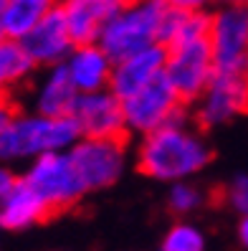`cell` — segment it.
<instances>
[{"label":"cell","instance_id":"cell-1","mask_svg":"<svg viewBox=\"0 0 248 251\" xmlns=\"http://www.w3.org/2000/svg\"><path fill=\"white\" fill-rule=\"evenodd\" d=\"M210 160L213 150L200 135L185 129L182 125H167L144 135L137 165L147 178L180 183L210 165Z\"/></svg>","mask_w":248,"mask_h":251},{"label":"cell","instance_id":"cell-4","mask_svg":"<svg viewBox=\"0 0 248 251\" xmlns=\"http://www.w3.org/2000/svg\"><path fill=\"white\" fill-rule=\"evenodd\" d=\"M23 180L46 201L51 213L71 208L89 193L68 152H48L31 160V168L25 170Z\"/></svg>","mask_w":248,"mask_h":251},{"label":"cell","instance_id":"cell-19","mask_svg":"<svg viewBox=\"0 0 248 251\" xmlns=\"http://www.w3.org/2000/svg\"><path fill=\"white\" fill-rule=\"evenodd\" d=\"M36 61L28 56L25 46L18 38H3L0 41V92H8L13 86L23 84L33 74Z\"/></svg>","mask_w":248,"mask_h":251},{"label":"cell","instance_id":"cell-24","mask_svg":"<svg viewBox=\"0 0 248 251\" xmlns=\"http://www.w3.org/2000/svg\"><path fill=\"white\" fill-rule=\"evenodd\" d=\"M13 117H16V107L10 104V99L0 97V132L8 127V122L13 120Z\"/></svg>","mask_w":248,"mask_h":251},{"label":"cell","instance_id":"cell-11","mask_svg":"<svg viewBox=\"0 0 248 251\" xmlns=\"http://www.w3.org/2000/svg\"><path fill=\"white\" fill-rule=\"evenodd\" d=\"M21 43L25 46L28 56L36 61V66H48V69L64 64L68 58V53L76 46L58 8L51 10L41 23H36L31 31L21 38Z\"/></svg>","mask_w":248,"mask_h":251},{"label":"cell","instance_id":"cell-27","mask_svg":"<svg viewBox=\"0 0 248 251\" xmlns=\"http://www.w3.org/2000/svg\"><path fill=\"white\" fill-rule=\"evenodd\" d=\"M109 5H114V8H122V5H129V3H135V0H107Z\"/></svg>","mask_w":248,"mask_h":251},{"label":"cell","instance_id":"cell-23","mask_svg":"<svg viewBox=\"0 0 248 251\" xmlns=\"http://www.w3.org/2000/svg\"><path fill=\"white\" fill-rule=\"evenodd\" d=\"M170 3V8H175V10H185V13H198V10H203L210 0H167Z\"/></svg>","mask_w":248,"mask_h":251},{"label":"cell","instance_id":"cell-14","mask_svg":"<svg viewBox=\"0 0 248 251\" xmlns=\"http://www.w3.org/2000/svg\"><path fill=\"white\" fill-rule=\"evenodd\" d=\"M51 216V208L46 205L36 190L23 178L16 180L8 193L0 198V228L3 231H25Z\"/></svg>","mask_w":248,"mask_h":251},{"label":"cell","instance_id":"cell-7","mask_svg":"<svg viewBox=\"0 0 248 251\" xmlns=\"http://www.w3.org/2000/svg\"><path fill=\"white\" fill-rule=\"evenodd\" d=\"M165 76L175 86V92L182 97V101L200 99L215 76V56L210 38L167 49Z\"/></svg>","mask_w":248,"mask_h":251},{"label":"cell","instance_id":"cell-28","mask_svg":"<svg viewBox=\"0 0 248 251\" xmlns=\"http://www.w3.org/2000/svg\"><path fill=\"white\" fill-rule=\"evenodd\" d=\"M223 3H228V5H243V3H248V0H223Z\"/></svg>","mask_w":248,"mask_h":251},{"label":"cell","instance_id":"cell-15","mask_svg":"<svg viewBox=\"0 0 248 251\" xmlns=\"http://www.w3.org/2000/svg\"><path fill=\"white\" fill-rule=\"evenodd\" d=\"M58 10L68 25L74 43L86 46V43H99V36L116 8L107 0H58Z\"/></svg>","mask_w":248,"mask_h":251},{"label":"cell","instance_id":"cell-20","mask_svg":"<svg viewBox=\"0 0 248 251\" xmlns=\"http://www.w3.org/2000/svg\"><path fill=\"white\" fill-rule=\"evenodd\" d=\"M159 251H205V236L198 226L180 221V224L170 226L159 244Z\"/></svg>","mask_w":248,"mask_h":251},{"label":"cell","instance_id":"cell-26","mask_svg":"<svg viewBox=\"0 0 248 251\" xmlns=\"http://www.w3.org/2000/svg\"><path fill=\"white\" fill-rule=\"evenodd\" d=\"M238 241L243 249H248V216L241 218V224H238Z\"/></svg>","mask_w":248,"mask_h":251},{"label":"cell","instance_id":"cell-16","mask_svg":"<svg viewBox=\"0 0 248 251\" xmlns=\"http://www.w3.org/2000/svg\"><path fill=\"white\" fill-rule=\"evenodd\" d=\"M79 99V89L68 79L64 64L51 66L36 89V112L46 117H71Z\"/></svg>","mask_w":248,"mask_h":251},{"label":"cell","instance_id":"cell-10","mask_svg":"<svg viewBox=\"0 0 248 251\" xmlns=\"http://www.w3.org/2000/svg\"><path fill=\"white\" fill-rule=\"evenodd\" d=\"M71 117L79 125L81 137H124L127 129L122 99L112 89L79 94Z\"/></svg>","mask_w":248,"mask_h":251},{"label":"cell","instance_id":"cell-21","mask_svg":"<svg viewBox=\"0 0 248 251\" xmlns=\"http://www.w3.org/2000/svg\"><path fill=\"white\" fill-rule=\"evenodd\" d=\"M167 203H170V211H172V213H180V216H182V213H193V211L200 208L203 193H200L195 185L180 180V183H175V185L170 188Z\"/></svg>","mask_w":248,"mask_h":251},{"label":"cell","instance_id":"cell-3","mask_svg":"<svg viewBox=\"0 0 248 251\" xmlns=\"http://www.w3.org/2000/svg\"><path fill=\"white\" fill-rule=\"evenodd\" d=\"M170 10L167 0H135L114 10L99 36V46L107 51L112 61L132 56L159 43V28Z\"/></svg>","mask_w":248,"mask_h":251},{"label":"cell","instance_id":"cell-30","mask_svg":"<svg viewBox=\"0 0 248 251\" xmlns=\"http://www.w3.org/2000/svg\"><path fill=\"white\" fill-rule=\"evenodd\" d=\"M3 38H5V36H3V28H0V41H3Z\"/></svg>","mask_w":248,"mask_h":251},{"label":"cell","instance_id":"cell-8","mask_svg":"<svg viewBox=\"0 0 248 251\" xmlns=\"http://www.w3.org/2000/svg\"><path fill=\"white\" fill-rule=\"evenodd\" d=\"M215 71L248 69V5H225L210 21Z\"/></svg>","mask_w":248,"mask_h":251},{"label":"cell","instance_id":"cell-18","mask_svg":"<svg viewBox=\"0 0 248 251\" xmlns=\"http://www.w3.org/2000/svg\"><path fill=\"white\" fill-rule=\"evenodd\" d=\"M56 8L58 0H8V8L0 18L3 36L21 41L36 23H41Z\"/></svg>","mask_w":248,"mask_h":251},{"label":"cell","instance_id":"cell-2","mask_svg":"<svg viewBox=\"0 0 248 251\" xmlns=\"http://www.w3.org/2000/svg\"><path fill=\"white\" fill-rule=\"evenodd\" d=\"M81 140L74 117L18 114L0 132V162L36 160L48 152H68Z\"/></svg>","mask_w":248,"mask_h":251},{"label":"cell","instance_id":"cell-25","mask_svg":"<svg viewBox=\"0 0 248 251\" xmlns=\"http://www.w3.org/2000/svg\"><path fill=\"white\" fill-rule=\"evenodd\" d=\"M16 180H18L16 175H13V173L5 168V165H0V198H3V196L8 193V190H10L13 185H16Z\"/></svg>","mask_w":248,"mask_h":251},{"label":"cell","instance_id":"cell-6","mask_svg":"<svg viewBox=\"0 0 248 251\" xmlns=\"http://www.w3.org/2000/svg\"><path fill=\"white\" fill-rule=\"evenodd\" d=\"M86 190H104L124 170V137H81L68 150Z\"/></svg>","mask_w":248,"mask_h":251},{"label":"cell","instance_id":"cell-13","mask_svg":"<svg viewBox=\"0 0 248 251\" xmlns=\"http://www.w3.org/2000/svg\"><path fill=\"white\" fill-rule=\"evenodd\" d=\"M64 69L68 71V79L74 81L79 94H89L109 86L114 61L99 43H86V46H74V51L64 61Z\"/></svg>","mask_w":248,"mask_h":251},{"label":"cell","instance_id":"cell-29","mask_svg":"<svg viewBox=\"0 0 248 251\" xmlns=\"http://www.w3.org/2000/svg\"><path fill=\"white\" fill-rule=\"evenodd\" d=\"M5 8H8V0H0V18H3V13H5Z\"/></svg>","mask_w":248,"mask_h":251},{"label":"cell","instance_id":"cell-5","mask_svg":"<svg viewBox=\"0 0 248 251\" xmlns=\"http://www.w3.org/2000/svg\"><path fill=\"white\" fill-rule=\"evenodd\" d=\"M122 107L127 129L139 135H150L167 125H182V97L175 92L165 74L137 94L122 99Z\"/></svg>","mask_w":248,"mask_h":251},{"label":"cell","instance_id":"cell-17","mask_svg":"<svg viewBox=\"0 0 248 251\" xmlns=\"http://www.w3.org/2000/svg\"><path fill=\"white\" fill-rule=\"evenodd\" d=\"M210 21L213 18L205 16L203 10L185 13V10L170 8L162 21V28H159V43L165 49H175V46H185V43L205 41L210 38Z\"/></svg>","mask_w":248,"mask_h":251},{"label":"cell","instance_id":"cell-9","mask_svg":"<svg viewBox=\"0 0 248 251\" xmlns=\"http://www.w3.org/2000/svg\"><path fill=\"white\" fill-rule=\"evenodd\" d=\"M243 112H248V69L215 71L205 94L200 97L198 122L203 127H218Z\"/></svg>","mask_w":248,"mask_h":251},{"label":"cell","instance_id":"cell-31","mask_svg":"<svg viewBox=\"0 0 248 251\" xmlns=\"http://www.w3.org/2000/svg\"><path fill=\"white\" fill-rule=\"evenodd\" d=\"M0 97H5V94H3V92H0Z\"/></svg>","mask_w":248,"mask_h":251},{"label":"cell","instance_id":"cell-22","mask_svg":"<svg viewBox=\"0 0 248 251\" xmlns=\"http://www.w3.org/2000/svg\"><path fill=\"white\" fill-rule=\"evenodd\" d=\"M228 198H230V205L241 216H248V175H238V178L230 183Z\"/></svg>","mask_w":248,"mask_h":251},{"label":"cell","instance_id":"cell-12","mask_svg":"<svg viewBox=\"0 0 248 251\" xmlns=\"http://www.w3.org/2000/svg\"><path fill=\"white\" fill-rule=\"evenodd\" d=\"M165 64H167V49L162 43H155V46L144 49V51H137L114 64L109 89L119 99L132 97L139 89H144L147 84H152L155 79L162 76Z\"/></svg>","mask_w":248,"mask_h":251}]
</instances>
